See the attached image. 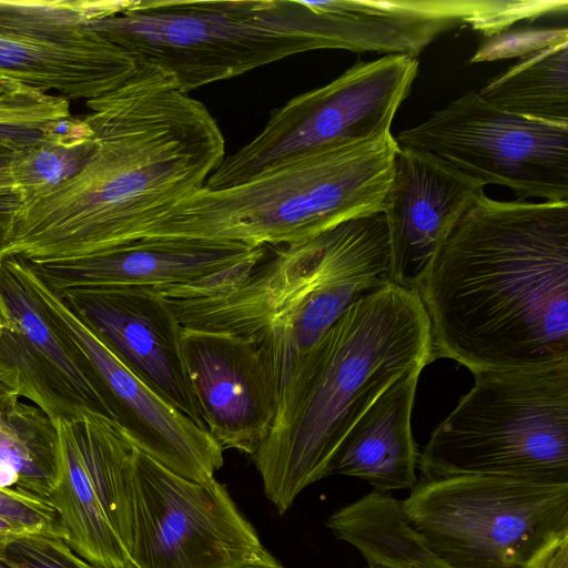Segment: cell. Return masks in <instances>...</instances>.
Returning <instances> with one entry per match:
<instances>
[{"mask_svg":"<svg viewBox=\"0 0 568 568\" xmlns=\"http://www.w3.org/2000/svg\"><path fill=\"white\" fill-rule=\"evenodd\" d=\"M394 139L485 186H506L519 200L568 201V124L511 114L475 91Z\"/></svg>","mask_w":568,"mask_h":568,"instance_id":"cell-10","label":"cell"},{"mask_svg":"<svg viewBox=\"0 0 568 568\" xmlns=\"http://www.w3.org/2000/svg\"><path fill=\"white\" fill-rule=\"evenodd\" d=\"M21 532H26V531L22 530L21 528L17 527L9 520L0 517V537L14 535V534H21Z\"/></svg>","mask_w":568,"mask_h":568,"instance_id":"cell-33","label":"cell"},{"mask_svg":"<svg viewBox=\"0 0 568 568\" xmlns=\"http://www.w3.org/2000/svg\"><path fill=\"white\" fill-rule=\"evenodd\" d=\"M484 189L435 156L398 145L383 207L393 283L419 292L437 250Z\"/></svg>","mask_w":568,"mask_h":568,"instance_id":"cell-18","label":"cell"},{"mask_svg":"<svg viewBox=\"0 0 568 568\" xmlns=\"http://www.w3.org/2000/svg\"><path fill=\"white\" fill-rule=\"evenodd\" d=\"M417 72V58L408 55L358 61L332 82L274 109L262 131L225 156L204 187L235 185L308 150L389 134Z\"/></svg>","mask_w":568,"mask_h":568,"instance_id":"cell-9","label":"cell"},{"mask_svg":"<svg viewBox=\"0 0 568 568\" xmlns=\"http://www.w3.org/2000/svg\"><path fill=\"white\" fill-rule=\"evenodd\" d=\"M43 128L0 124V153L11 156L33 145Z\"/></svg>","mask_w":568,"mask_h":568,"instance_id":"cell-30","label":"cell"},{"mask_svg":"<svg viewBox=\"0 0 568 568\" xmlns=\"http://www.w3.org/2000/svg\"><path fill=\"white\" fill-rule=\"evenodd\" d=\"M400 504L449 568H521L548 536L568 526V481L437 478L417 483Z\"/></svg>","mask_w":568,"mask_h":568,"instance_id":"cell-8","label":"cell"},{"mask_svg":"<svg viewBox=\"0 0 568 568\" xmlns=\"http://www.w3.org/2000/svg\"><path fill=\"white\" fill-rule=\"evenodd\" d=\"M0 517L24 531L64 539V531L52 505L10 488H0Z\"/></svg>","mask_w":568,"mask_h":568,"instance_id":"cell-27","label":"cell"},{"mask_svg":"<svg viewBox=\"0 0 568 568\" xmlns=\"http://www.w3.org/2000/svg\"><path fill=\"white\" fill-rule=\"evenodd\" d=\"M131 568H242L264 547L215 477L186 479L135 448L129 483Z\"/></svg>","mask_w":568,"mask_h":568,"instance_id":"cell-11","label":"cell"},{"mask_svg":"<svg viewBox=\"0 0 568 568\" xmlns=\"http://www.w3.org/2000/svg\"><path fill=\"white\" fill-rule=\"evenodd\" d=\"M242 568H285L265 549L262 555L254 561L247 564Z\"/></svg>","mask_w":568,"mask_h":568,"instance_id":"cell-31","label":"cell"},{"mask_svg":"<svg viewBox=\"0 0 568 568\" xmlns=\"http://www.w3.org/2000/svg\"><path fill=\"white\" fill-rule=\"evenodd\" d=\"M424 363H415L392 383L355 422L328 469L356 477L377 491L413 489L418 452L410 418Z\"/></svg>","mask_w":568,"mask_h":568,"instance_id":"cell-19","label":"cell"},{"mask_svg":"<svg viewBox=\"0 0 568 568\" xmlns=\"http://www.w3.org/2000/svg\"><path fill=\"white\" fill-rule=\"evenodd\" d=\"M209 284L165 287L185 328L241 336L267 358L277 407L301 364L339 316L367 293L362 268L332 229Z\"/></svg>","mask_w":568,"mask_h":568,"instance_id":"cell-5","label":"cell"},{"mask_svg":"<svg viewBox=\"0 0 568 568\" xmlns=\"http://www.w3.org/2000/svg\"><path fill=\"white\" fill-rule=\"evenodd\" d=\"M59 474L54 422L0 381V488L49 503Z\"/></svg>","mask_w":568,"mask_h":568,"instance_id":"cell-21","label":"cell"},{"mask_svg":"<svg viewBox=\"0 0 568 568\" xmlns=\"http://www.w3.org/2000/svg\"><path fill=\"white\" fill-rule=\"evenodd\" d=\"M135 0H0V72L67 100L90 101L129 80L139 64L91 28Z\"/></svg>","mask_w":568,"mask_h":568,"instance_id":"cell-12","label":"cell"},{"mask_svg":"<svg viewBox=\"0 0 568 568\" xmlns=\"http://www.w3.org/2000/svg\"><path fill=\"white\" fill-rule=\"evenodd\" d=\"M85 105L93 153L74 176L21 203L2 260L67 263L133 242L202 189L225 158V139L206 106L155 67L139 64L122 85Z\"/></svg>","mask_w":568,"mask_h":568,"instance_id":"cell-1","label":"cell"},{"mask_svg":"<svg viewBox=\"0 0 568 568\" xmlns=\"http://www.w3.org/2000/svg\"><path fill=\"white\" fill-rule=\"evenodd\" d=\"M368 568H386V567L377 566V565H369Z\"/></svg>","mask_w":568,"mask_h":568,"instance_id":"cell-36","label":"cell"},{"mask_svg":"<svg viewBox=\"0 0 568 568\" xmlns=\"http://www.w3.org/2000/svg\"><path fill=\"white\" fill-rule=\"evenodd\" d=\"M10 158L11 156H9V155L0 153V184L11 183V180L9 176Z\"/></svg>","mask_w":568,"mask_h":568,"instance_id":"cell-32","label":"cell"},{"mask_svg":"<svg viewBox=\"0 0 568 568\" xmlns=\"http://www.w3.org/2000/svg\"><path fill=\"white\" fill-rule=\"evenodd\" d=\"M521 568H568V526L548 536Z\"/></svg>","mask_w":568,"mask_h":568,"instance_id":"cell-28","label":"cell"},{"mask_svg":"<svg viewBox=\"0 0 568 568\" xmlns=\"http://www.w3.org/2000/svg\"><path fill=\"white\" fill-rule=\"evenodd\" d=\"M0 338V379L20 398L42 409L53 422L71 418L84 406L22 334L2 320Z\"/></svg>","mask_w":568,"mask_h":568,"instance_id":"cell-25","label":"cell"},{"mask_svg":"<svg viewBox=\"0 0 568 568\" xmlns=\"http://www.w3.org/2000/svg\"><path fill=\"white\" fill-rule=\"evenodd\" d=\"M91 28L138 64L170 75L184 93L287 57L331 49L314 1L135 0Z\"/></svg>","mask_w":568,"mask_h":568,"instance_id":"cell-6","label":"cell"},{"mask_svg":"<svg viewBox=\"0 0 568 568\" xmlns=\"http://www.w3.org/2000/svg\"><path fill=\"white\" fill-rule=\"evenodd\" d=\"M2 328H3V323H2V318L0 316V338H1V334H2Z\"/></svg>","mask_w":568,"mask_h":568,"instance_id":"cell-35","label":"cell"},{"mask_svg":"<svg viewBox=\"0 0 568 568\" xmlns=\"http://www.w3.org/2000/svg\"><path fill=\"white\" fill-rule=\"evenodd\" d=\"M430 322L416 291L390 283L351 305L314 345L253 455L280 515L328 476L355 422L408 367L433 362Z\"/></svg>","mask_w":568,"mask_h":568,"instance_id":"cell-3","label":"cell"},{"mask_svg":"<svg viewBox=\"0 0 568 568\" xmlns=\"http://www.w3.org/2000/svg\"><path fill=\"white\" fill-rule=\"evenodd\" d=\"M54 424L59 474L49 503L65 542L98 568H131L129 483L136 447L116 419L89 406Z\"/></svg>","mask_w":568,"mask_h":568,"instance_id":"cell-13","label":"cell"},{"mask_svg":"<svg viewBox=\"0 0 568 568\" xmlns=\"http://www.w3.org/2000/svg\"><path fill=\"white\" fill-rule=\"evenodd\" d=\"M95 144L94 133L84 119L69 116L47 124L33 145L10 158L9 176L22 202L74 176Z\"/></svg>","mask_w":568,"mask_h":568,"instance_id":"cell-24","label":"cell"},{"mask_svg":"<svg viewBox=\"0 0 568 568\" xmlns=\"http://www.w3.org/2000/svg\"><path fill=\"white\" fill-rule=\"evenodd\" d=\"M398 145L392 133L291 156L235 185L202 187L146 226L140 239L280 246L383 212Z\"/></svg>","mask_w":568,"mask_h":568,"instance_id":"cell-4","label":"cell"},{"mask_svg":"<svg viewBox=\"0 0 568 568\" xmlns=\"http://www.w3.org/2000/svg\"><path fill=\"white\" fill-rule=\"evenodd\" d=\"M21 203V194L11 183L0 184V262Z\"/></svg>","mask_w":568,"mask_h":568,"instance_id":"cell-29","label":"cell"},{"mask_svg":"<svg viewBox=\"0 0 568 568\" xmlns=\"http://www.w3.org/2000/svg\"><path fill=\"white\" fill-rule=\"evenodd\" d=\"M13 78L0 72V89H3L13 82Z\"/></svg>","mask_w":568,"mask_h":568,"instance_id":"cell-34","label":"cell"},{"mask_svg":"<svg viewBox=\"0 0 568 568\" xmlns=\"http://www.w3.org/2000/svg\"><path fill=\"white\" fill-rule=\"evenodd\" d=\"M433 359L474 375L568 361V201L480 195L437 250L419 290Z\"/></svg>","mask_w":568,"mask_h":568,"instance_id":"cell-2","label":"cell"},{"mask_svg":"<svg viewBox=\"0 0 568 568\" xmlns=\"http://www.w3.org/2000/svg\"><path fill=\"white\" fill-rule=\"evenodd\" d=\"M326 526L355 547L368 566L449 568L408 523L400 501L374 490L339 508Z\"/></svg>","mask_w":568,"mask_h":568,"instance_id":"cell-22","label":"cell"},{"mask_svg":"<svg viewBox=\"0 0 568 568\" xmlns=\"http://www.w3.org/2000/svg\"><path fill=\"white\" fill-rule=\"evenodd\" d=\"M266 246L193 239H140L67 263L31 265L59 297L106 288H165L215 282L260 262Z\"/></svg>","mask_w":568,"mask_h":568,"instance_id":"cell-17","label":"cell"},{"mask_svg":"<svg viewBox=\"0 0 568 568\" xmlns=\"http://www.w3.org/2000/svg\"><path fill=\"white\" fill-rule=\"evenodd\" d=\"M477 93L511 114L568 124V36L521 55Z\"/></svg>","mask_w":568,"mask_h":568,"instance_id":"cell-23","label":"cell"},{"mask_svg":"<svg viewBox=\"0 0 568 568\" xmlns=\"http://www.w3.org/2000/svg\"><path fill=\"white\" fill-rule=\"evenodd\" d=\"M16 260L47 312L87 363L113 418L134 446L186 479L205 483L214 478L223 465V449L209 432L131 371L27 261Z\"/></svg>","mask_w":568,"mask_h":568,"instance_id":"cell-14","label":"cell"},{"mask_svg":"<svg viewBox=\"0 0 568 568\" xmlns=\"http://www.w3.org/2000/svg\"><path fill=\"white\" fill-rule=\"evenodd\" d=\"M475 376L418 457L423 480L479 475L568 481V361Z\"/></svg>","mask_w":568,"mask_h":568,"instance_id":"cell-7","label":"cell"},{"mask_svg":"<svg viewBox=\"0 0 568 568\" xmlns=\"http://www.w3.org/2000/svg\"><path fill=\"white\" fill-rule=\"evenodd\" d=\"M0 568H98L64 539L41 532L0 537Z\"/></svg>","mask_w":568,"mask_h":568,"instance_id":"cell-26","label":"cell"},{"mask_svg":"<svg viewBox=\"0 0 568 568\" xmlns=\"http://www.w3.org/2000/svg\"><path fill=\"white\" fill-rule=\"evenodd\" d=\"M62 300L131 371L206 429L185 368L183 326L166 297L151 287H120Z\"/></svg>","mask_w":568,"mask_h":568,"instance_id":"cell-16","label":"cell"},{"mask_svg":"<svg viewBox=\"0 0 568 568\" xmlns=\"http://www.w3.org/2000/svg\"><path fill=\"white\" fill-rule=\"evenodd\" d=\"M183 356L201 418L224 449L254 455L272 429L277 389L262 351L241 336L183 327Z\"/></svg>","mask_w":568,"mask_h":568,"instance_id":"cell-15","label":"cell"},{"mask_svg":"<svg viewBox=\"0 0 568 568\" xmlns=\"http://www.w3.org/2000/svg\"><path fill=\"white\" fill-rule=\"evenodd\" d=\"M0 316L22 334L80 404L113 418L87 363L47 312L14 256L0 262Z\"/></svg>","mask_w":568,"mask_h":568,"instance_id":"cell-20","label":"cell"}]
</instances>
